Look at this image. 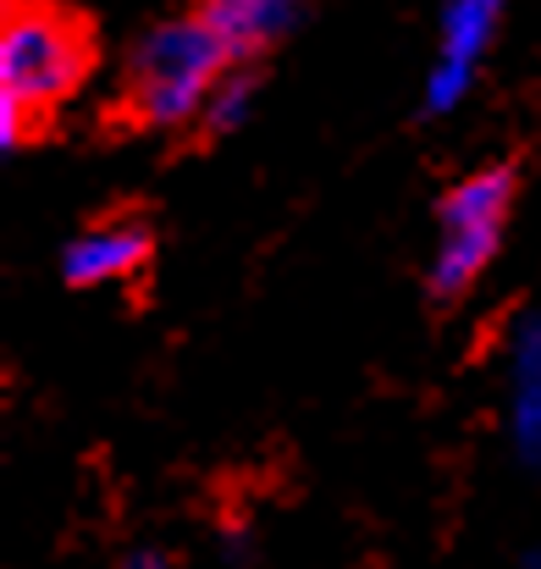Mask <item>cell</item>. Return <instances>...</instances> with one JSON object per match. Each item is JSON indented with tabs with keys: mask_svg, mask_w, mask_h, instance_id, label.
I'll use <instances>...</instances> for the list:
<instances>
[{
	"mask_svg": "<svg viewBox=\"0 0 541 569\" xmlns=\"http://www.w3.org/2000/svg\"><path fill=\"white\" fill-rule=\"evenodd\" d=\"M509 437L514 453L541 470V316H525L509 338Z\"/></svg>",
	"mask_w": 541,
	"mask_h": 569,
	"instance_id": "obj_6",
	"label": "cell"
},
{
	"mask_svg": "<svg viewBox=\"0 0 541 569\" xmlns=\"http://www.w3.org/2000/svg\"><path fill=\"white\" fill-rule=\"evenodd\" d=\"M520 569H541V553H525V559H520Z\"/></svg>",
	"mask_w": 541,
	"mask_h": 569,
	"instance_id": "obj_10",
	"label": "cell"
},
{
	"mask_svg": "<svg viewBox=\"0 0 541 569\" xmlns=\"http://www.w3.org/2000/svg\"><path fill=\"white\" fill-rule=\"evenodd\" d=\"M254 94H260V83L249 78V72H227L221 83H216V94L204 100V117H199V128L210 133V139H227V133H238L243 122H249V111H254Z\"/></svg>",
	"mask_w": 541,
	"mask_h": 569,
	"instance_id": "obj_8",
	"label": "cell"
},
{
	"mask_svg": "<svg viewBox=\"0 0 541 569\" xmlns=\"http://www.w3.org/2000/svg\"><path fill=\"white\" fill-rule=\"evenodd\" d=\"M128 569H178L172 559H161V553H133V565Z\"/></svg>",
	"mask_w": 541,
	"mask_h": 569,
	"instance_id": "obj_9",
	"label": "cell"
},
{
	"mask_svg": "<svg viewBox=\"0 0 541 569\" xmlns=\"http://www.w3.org/2000/svg\"><path fill=\"white\" fill-rule=\"evenodd\" d=\"M238 61L204 28V17L156 22L128 56V106L144 128H182L204 117V100Z\"/></svg>",
	"mask_w": 541,
	"mask_h": 569,
	"instance_id": "obj_2",
	"label": "cell"
},
{
	"mask_svg": "<svg viewBox=\"0 0 541 569\" xmlns=\"http://www.w3.org/2000/svg\"><path fill=\"white\" fill-rule=\"evenodd\" d=\"M299 6L304 0H199V17L227 44V56L243 67L249 56L271 50L299 22Z\"/></svg>",
	"mask_w": 541,
	"mask_h": 569,
	"instance_id": "obj_7",
	"label": "cell"
},
{
	"mask_svg": "<svg viewBox=\"0 0 541 569\" xmlns=\"http://www.w3.org/2000/svg\"><path fill=\"white\" fill-rule=\"evenodd\" d=\"M144 260H150V227L133 221V216H122V221L83 227V232L61 249V277H67L72 288H106V282L133 277Z\"/></svg>",
	"mask_w": 541,
	"mask_h": 569,
	"instance_id": "obj_5",
	"label": "cell"
},
{
	"mask_svg": "<svg viewBox=\"0 0 541 569\" xmlns=\"http://www.w3.org/2000/svg\"><path fill=\"white\" fill-rule=\"evenodd\" d=\"M514 210V167H481L437 204V249H431V293L459 299L492 266L503 227Z\"/></svg>",
	"mask_w": 541,
	"mask_h": 569,
	"instance_id": "obj_3",
	"label": "cell"
},
{
	"mask_svg": "<svg viewBox=\"0 0 541 569\" xmlns=\"http://www.w3.org/2000/svg\"><path fill=\"white\" fill-rule=\"evenodd\" d=\"M89 72V44L72 17L61 11H11L6 39H0V144L17 156L28 133L83 83Z\"/></svg>",
	"mask_w": 541,
	"mask_h": 569,
	"instance_id": "obj_1",
	"label": "cell"
},
{
	"mask_svg": "<svg viewBox=\"0 0 541 569\" xmlns=\"http://www.w3.org/2000/svg\"><path fill=\"white\" fill-rule=\"evenodd\" d=\"M514 0H448L442 6V28H437V61L425 72V117H448L464 106V94L475 89L481 56L492 50L503 17Z\"/></svg>",
	"mask_w": 541,
	"mask_h": 569,
	"instance_id": "obj_4",
	"label": "cell"
}]
</instances>
